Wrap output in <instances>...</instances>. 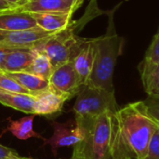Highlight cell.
<instances>
[{
    "label": "cell",
    "mask_w": 159,
    "mask_h": 159,
    "mask_svg": "<svg viewBox=\"0 0 159 159\" xmlns=\"http://www.w3.org/2000/svg\"><path fill=\"white\" fill-rule=\"evenodd\" d=\"M159 125L144 101L129 103L114 114L112 159H145Z\"/></svg>",
    "instance_id": "cell-1"
},
{
    "label": "cell",
    "mask_w": 159,
    "mask_h": 159,
    "mask_svg": "<svg viewBox=\"0 0 159 159\" xmlns=\"http://www.w3.org/2000/svg\"><path fill=\"white\" fill-rule=\"evenodd\" d=\"M116 8L108 12V25L103 35L97 37L96 56L91 75L86 85L94 88L115 91L113 76L118 57L122 54L124 39L116 30L114 12Z\"/></svg>",
    "instance_id": "cell-2"
},
{
    "label": "cell",
    "mask_w": 159,
    "mask_h": 159,
    "mask_svg": "<svg viewBox=\"0 0 159 159\" xmlns=\"http://www.w3.org/2000/svg\"><path fill=\"white\" fill-rule=\"evenodd\" d=\"M114 114L105 112L89 120L76 119L84 125L86 129V137L81 144L88 159L111 158Z\"/></svg>",
    "instance_id": "cell-3"
},
{
    "label": "cell",
    "mask_w": 159,
    "mask_h": 159,
    "mask_svg": "<svg viewBox=\"0 0 159 159\" xmlns=\"http://www.w3.org/2000/svg\"><path fill=\"white\" fill-rule=\"evenodd\" d=\"M75 25L76 22L74 21L67 29L52 34L34 48L48 56L53 70L73 61L89 39L75 34Z\"/></svg>",
    "instance_id": "cell-4"
},
{
    "label": "cell",
    "mask_w": 159,
    "mask_h": 159,
    "mask_svg": "<svg viewBox=\"0 0 159 159\" xmlns=\"http://www.w3.org/2000/svg\"><path fill=\"white\" fill-rule=\"evenodd\" d=\"M76 96L73 106L75 119L89 120L105 112L116 113L118 110L115 91L84 85Z\"/></svg>",
    "instance_id": "cell-5"
},
{
    "label": "cell",
    "mask_w": 159,
    "mask_h": 159,
    "mask_svg": "<svg viewBox=\"0 0 159 159\" xmlns=\"http://www.w3.org/2000/svg\"><path fill=\"white\" fill-rule=\"evenodd\" d=\"M52 126L54 129L53 135L49 139H45L44 141L45 144L50 145L54 156H57V151L59 148L75 146L85 140V127L75 118V120H69L65 123L55 121L52 122Z\"/></svg>",
    "instance_id": "cell-6"
},
{
    "label": "cell",
    "mask_w": 159,
    "mask_h": 159,
    "mask_svg": "<svg viewBox=\"0 0 159 159\" xmlns=\"http://www.w3.org/2000/svg\"><path fill=\"white\" fill-rule=\"evenodd\" d=\"M54 34L39 27L24 31H7L0 29V46L11 48H34Z\"/></svg>",
    "instance_id": "cell-7"
},
{
    "label": "cell",
    "mask_w": 159,
    "mask_h": 159,
    "mask_svg": "<svg viewBox=\"0 0 159 159\" xmlns=\"http://www.w3.org/2000/svg\"><path fill=\"white\" fill-rule=\"evenodd\" d=\"M48 82L52 89L68 95L70 98L76 96L83 87L72 61L55 68Z\"/></svg>",
    "instance_id": "cell-8"
},
{
    "label": "cell",
    "mask_w": 159,
    "mask_h": 159,
    "mask_svg": "<svg viewBox=\"0 0 159 159\" xmlns=\"http://www.w3.org/2000/svg\"><path fill=\"white\" fill-rule=\"evenodd\" d=\"M84 0H27L12 8L25 13L41 12H66L75 13Z\"/></svg>",
    "instance_id": "cell-9"
},
{
    "label": "cell",
    "mask_w": 159,
    "mask_h": 159,
    "mask_svg": "<svg viewBox=\"0 0 159 159\" xmlns=\"http://www.w3.org/2000/svg\"><path fill=\"white\" fill-rule=\"evenodd\" d=\"M71 98L52 89L50 86L48 89L35 96L34 114L35 116H49L59 113L62 110L66 101Z\"/></svg>",
    "instance_id": "cell-10"
},
{
    "label": "cell",
    "mask_w": 159,
    "mask_h": 159,
    "mask_svg": "<svg viewBox=\"0 0 159 159\" xmlns=\"http://www.w3.org/2000/svg\"><path fill=\"white\" fill-rule=\"evenodd\" d=\"M96 41L97 37L89 38L87 43L72 61L75 70L83 86L87 84L93 69L96 56Z\"/></svg>",
    "instance_id": "cell-11"
},
{
    "label": "cell",
    "mask_w": 159,
    "mask_h": 159,
    "mask_svg": "<svg viewBox=\"0 0 159 159\" xmlns=\"http://www.w3.org/2000/svg\"><path fill=\"white\" fill-rule=\"evenodd\" d=\"M37 27L40 29L56 34L61 31L67 29L74 20H72L74 13L66 12H41V13H32Z\"/></svg>",
    "instance_id": "cell-12"
},
{
    "label": "cell",
    "mask_w": 159,
    "mask_h": 159,
    "mask_svg": "<svg viewBox=\"0 0 159 159\" xmlns=\"http://www.w3.org/2000/svg\"><path fill=\"white\" fill-rule=\"evenodd\" d=\"M36 22L30 13L14 9L0 12V29L7 31H24L36 28Z\"/></svg>",
    "instance_id": "cell-13"
},
{
    "label": "cell",
    "mask_w": 159,
    "mask_h": 159,
    "mask_svg": "<svg viewBox=\"0 0 159 159\" xmlns=\"http://www.w3.org/2000/svg\"><path fill=\"white\" fill-rule=\"evenodd\" d=\"M35 54L36 50L34 48H14L7 55L2 72H25L32 64Z\"/></svg>",
    "instance_id": "cell-14"
},
{
    "label": "cell",
    "mask_w": 159,
    "mask_h": 159,
    "mask_svg": "<svg viewBox=\"0 0 159 159\" xmlns=\"http://www.w3.org/2000/svg\"><path fill=\"white\" fill-rule=\"evenodd\" d=\"M0 103L25 114L34 115V108L35 103V96L31 94L9 92L0 89Z\"/></svg>",
    "instance_id": "cell-15"
},
{
    "label": "cell",
    "mask_w": 159,
    "mask_h": 159,
    "mask_svg": "<svg viewBox=\"0 0 159 159\" xmlns=\"http://www.w3.org/2000/svg\"><path fill=\"white\" fill-rule=\"evenodd\" d=\"M5 74L10 76L11 78H13L15 81H17L33 96H36L49 88L48 80H46L44 78H41L35 75L27 72L5 73Z\"/></svg>",
    "instance_id": "cell-16"
},
{
    "label": "cell",
    "mask_w": 159,
    "mask_h": 159,
    "mask_svg": "<svg viewBox=\"0 0 159 159\" xmlns=\"http://www.w3.org/2000/svg\"><path fill=\"white\" fill-rule=\"evenodd\" d=\"M34 116L35 115H31L21 117L18 120H10L6 131L11 132L16 138L22 141L28 140L30 138H40L44 141L45 139L34 130Z\"/></svg>",
    "instance_id": "cell-17"
},
{
    "label": "cell",
    "mask_w": 159,
    "mask_h": 159,
    "mask_svg": "<svg viewBox=\"0 0 159 159\" xmlns=\"http://www.w3.org/2000/svg\"><path fill=\"white\" fill-rule=\"evenodd\" d=\"M159 63V29L155 34L143 61L139 65V71L141 74V78L144 77L149 72Z\"/></svg>",
    "instance_id": "cell-18"
},
{
    "label": "cell",
    "mask_w": 159,
    "mask_h": 159,
    "mask_svg": "<svg viewBox=\"0 0 159 159\" xmlns=\"http://www.w3.org/2000/svg\"><path fill=\"white\" fill-rule=\"evenodd\" d=\"M25 72L35 75L46 80H49L53 72V68L48 56L45 53L36 50V54L33 60L32 64Z\"/></svg>",
    "instance_id": "cell-19"
},
{
    "label": "cell",
    "mask_w": 159,
    "mask_h": 159,
    "mask_svg": "<svg viewBox=\"0 0 159 159\" xmlns=\"http://www.w3.org/2000/svg\"><path fill=\"white\" fill-rule=\"evenodd\" d=\"M142 81L148 97H159V63L142 78Z\"/></svg>",
    "instance_id": "cell-20"
},
{
    "label": "cell",
    "mask_w": 159,
    "mask_h": 159,
    "mask_svg": "<svg viewBox=\"0 0 159 159\" xmlns=\"http://www.w3.org/2000/svg\"><path fill=\"white\" fill-rule=\"evenodd\" d=\"M0 89L9 92L30 94L29 91L26 90L23 87H21L17 81H15L13 78H11L3 72H0Z\"/></svg>",
    "instance_id": "cell-21"
},
{
    "label": "cell",
    "mask_w": 159,
    "mask_h": 159,
    "mask_svg": "<svg viewBox=\"0 0 159 159\" xmlns=\"http://www.w3.org/2000/svg\"><path fill=\"white\" fill-rule=\"evenodd\" d=\"M144 102L147 105L150 115L159 125V97H148Z\"/></svg>",
    "instance_id": "cell-22"
},
{
    "label": "cell",
    "mask_w": 159,
    "mask_h": 159,
    "mask_svg": "<svg viewBox=\"0 0 159 159\" xmlns=\"http://www.w3.org/2000/svg\"><path fill=\"white\" fill-rule=\"evenodd\" d=\"M145 159H159V127L150 143L149 153Z\"/></svg>",
    "instance_id": "cell-23"
},
{
    "label": "cell",
    "mask_w": 159,
    "mask_h": 159,
    "mask_svg": "<svg viewBox=\"0 0 159 159\" xmlns=\"http://www.w3.org/2000/svg\"><path fill=\"white\" fill-rule=\"evenodd\" d=\"M24 157H21L19 156V154L7 146H4L0 144V159H23Z\"/></svg>",
    "instance_id": "cell-24"
},
{
    "label": "cell",
    "mask_w": 159,
    "mask_h": 159,
    "mask_svg": "<svg viewBox=\"0 0 159 159\" xmlns=\"http://www.w3.org/2000/svg\"><path fill=\"white\" fill-rule=\"evenodd\" d=\"M14 48H7V47H1L0 46V72L3 71L5 61L7 60V55L13 50Z\"/></svg>",
    "instance_id": "cell-25"
},
{
    "label": "cell",
    "mask_w": 159,
    "mask_h": 159,
    "mask_svg": "<svg viewBox=\"0 0 159 159\" xmlns=\"http://www.w3.org/2000/svg\"><path fill=\"white\" fill-rule=\"evenodd\" d=\"M69 159H88L85 153H84V150H83V147H82V144L81 143L76 144L75 147H74V152H73V155L71 157V158Z\"/></svg>",
    "instance_id": "cell-26"
},
{
    "label": "cell",
    "mask_w": 159,
    "mask_h": 159,
    "mask_svg": "<svg viewBox=\"0 0 159 159\" xmlns=\"http://www.w3.org/2000/svg\"><path fill=\"white\" fill-rule=\"evenodd\" d=\"M13 7L8 4L7 1L5 0H0V12H3V11H7V10H10L12 9Z\"/></svg>",
    "instance_id": "cell-27"
},
{
    "label": "cell",
    "mask_w": 159,
    "mask_h": 159,
    "mask_svg": "<svg viewBox=\"0 0 159 159\" xmlns=\"http://www.w3.org/2000/svg\"><path fill=\"white\" fill-rule=\"evenodd\" d=\"M5 1H7L8 4H10L13 7V8L16 7H18L20 4V2H21L20 0H5Z\"/></svg>",
    "instance_id": "cell-28"
},
{
    "label": "cell",
    "mask_w": 159,
    "mask_h": 159,
    "mask_svg": "<svg viewBox=\"0 0 159 159\" xmlns=\"http://www.w3.org/2000/svg\"><path fill=\"white\" fill-rule=\"evenodd\" d=\"M20 1H21V2H20V4H22V3H24V2H26L27 0H20Z\"/></svg>",
    "instance_id": "cell-29"
},
{
    "label": "cell",
    "mask_w": 159,
    "mask_h": 159,
    "mask_svg": "<svg viewBox=\"0 0 159 159\" xmlns=\"http://www.w3.org/2000/svg\"><path fill=\"white\" fill-rule=\"evenodd\" d=\"M23 159H32V158H27V157H24Z\"/></svg>",
    "instance_id": "cell-30"
},
{
    "label": "cell",
    "mask_w": 159,
    "mask_h": 159,
    "mask_svg": "<svg viewBox=\"0 0 159 159\" xmlns=\"http://www.w3.org/2000/svg\"><path fill=\"white\" fill-rule=\"evenodd\" d=\"M126 1H129V0H126Z\"/></svg>",
    "instance_id": "cell-31"
}]
</instances>
